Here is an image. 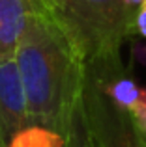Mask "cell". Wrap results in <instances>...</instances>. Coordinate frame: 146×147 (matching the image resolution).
<instances>
[{"label":"cell","mask_w":146,"mask_h":147,"mask_svg":"<svg viewBox=\"0 0 146 147\" xmlns=\"http://www.w3.org/2000/svg\"><path fill=\"white\" fill-rule=\"evenodd\" d=\"M30 125L66 134L83 82V63L45 7L34 13L15 52Z\"/></svg>","instance_id":"cell-1"},{"label":"cell","mask_w":146,"mask_h":147,"mask_svg":"<svg viewBox=\"0 0 146 147\" xmlns=\"http://www.w3.org/2000/svg\"><path fill=\"white\" fill-rule=\"evenodd\" d=\"M49 17L56 22L83 67L96 75H111L124 69L120 49L129 39L133 13L122 0H41Z\"/></svg>","instance_id":"cell-2"},{"label":"cell","mask_w":146,"mask_h":147,"mask_svg":"<svg viewBox=\"0 0 146 147\" xmlns=\"http://www.w3.org/2000/svg\"><path fill=\"white\" fill-rule=\"evenodd\" d=\"M79 99L96 147H146L143 132L131 115L103 93L96 76L84 67Z\"/></svg>","instance_id":"cell-3"},{"label":"cell","mask_w":146,"mask_h":147,"mask_svg":"<svg viewBox=\"0 0 146 147\" xmlns=\"http://www.w3.org/2000/svg\"><path fill=\"white\" fill-rule=\"evenodd\" d=\"M26 99L15 60L0 63V145L8 147L28 127Z\"/></svg>","instance_id":"cell-4"},{"label":"cell","mask_w":146,"mask_h":147,"mask_svg":"<svg viewBox=\"0 0 146 147\" xmlns=\"http://www.w3.org/2000/svg\"><path fill=\"white\" fill-rule=\"evenodd\" d=\"M41 9V0H0V63L15 58L30 17Z\"/></svg>","instance_id":"cell-5"},{"label":"cell","mask_w":146,"mask_h":147,"mask_svg":"<svg viewBox=\"0 0 146 147\" xmlns=\"http://www.w3.org/2000/svg\"><path fill=\"white\" fill-rule=\"evenodd\" d=\"M64 147H96L94 140L90 136V130H88V125H86V119H84L79 97H77V102L71 110L70 121H68V127H66Z\"/></svg>","instance_id":"cell-6"},{"label":"cell","mask_w":146,"mask_h":147,"mask_svg":"<svg viewBox=\"0 0 146 147\" xmlns=\"http://www.w3.org/2000/svg\"><path fill=\"white\" fill-rule=\"evenodd\" d=\"M129 39L133 41V58L141 63H146V0L133 15Z\"/></svg>","instance_id":"cell-7"},{"label":"cell","mask_w":146,"mask_h":147,"mask_svg":"<svg viewBox=\"0 0 146 147\" xmlns=\"http://www.w3.org/2000/svg\"><path fill=\"white\" fill-rule=\"evenodd\" d=\"M128 114L131 115L133 123H135L143 132H146V88H144L143 95H141L139 102H137L135 106H133V110L128 112Z\"/></svg>","instance_id":"cell-8"},{"label":"cell","mask_w":146,"mask_h":147,"mask_svg":"<svg viewBox=\"0 0 146 147\" xmlns=\"http://www.w3.org/2000/svg\"><path fill=\"white\" fill-rule=\"evenodd\" d=\"M122 2H124V6L128 7V9L131 11L133 15H135V11L139 9V6H141V4L144 2V0H122Z\"/></svg>","instance_id":"cell-9"},{"label":"cell","mask_w":146,"mask_h":147,"mask_svg":"<svg viewBox=\"0 0 146 147\" xmlns=\"http://www.w3.org/2000/svg\"><path fill=\"white\" fill-rule=\"evenodd\" d=\"M141 132H143V130H141ZM143 136H144V142H146V132H143Z\"/></svg>","instance_id":"cell-10"},{"label":"cell","mask_w":146,"mask_h":147,"mask_svg":"<svg viewBox=\"0 0 146 147\" xmlns=\"http://www.w3.org/2000/svg\"><path fill=\"white\" fill-rule=\"evenodd\" d=\"M0 147H2V145H0Z\"/></svg>","instance_id":"cell-11"}]
</instances>
